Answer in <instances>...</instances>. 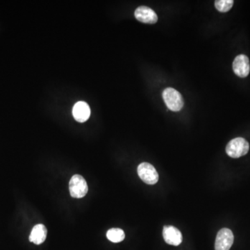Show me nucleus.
<instances>
[{
  "mask_svg": "<svg viewBox=\"0 0 250 250\" xmlns=\"http://www.w3.org/2000/svg\"><path fill=\"white\" fill-rule=\"evenodd\" d=\"M250 145L243 138L238 137L231 140L226 147V152L228 156L233 159H238L246 155L249 152Z\"/></svg>",
  "mask_w": 250,
  "mask_h": 250,
  "instance_id": "f257e3e1",
  "label": "nucleus"
},
{
  "mask_svg": "<svg viewBox=\"0 0 250 250\" xmlns=\"http://www.w3.org/2000/svg\"><path fill=\"white\" fill-rule=\"evenodd\" d=\"M163 98L166 106L171 111H181L184 107V100L179 92L172 88H167L163 92Z\"/></svg>",
  "mask_w": 250,
  "mask_h": 250,
  "instance_id": "f03ea898",
  "label": "nucleus"
},
{
  "mask_svg": "<svg viewBox=\"0 0 250 250\" xmlns=\"http://www.w3.org/2000/svg\"><path fill=\"white\" fill-rule=\"evenodd\" d=\"M70 195L74 198H82L88 192V187L86 181L80 174L72 176L69 183Z\"/></svg>",
  "mask_w": 250,
  "mask_h": 250,
  "instance_id": "7ed1b4c3",
  "label": "nucleus"
},
{
  "mask_svg": "<svg viewBox=\"0 0 250 250\" xmlns=\"http://www.w3.org/2000/svg\"><path fill=\"white\" fill-rule=\"evenodd\" d=\"M138 174L145 183L154 185L159 181V174L155 167L148 163H142L138 166Z\"/></svg>",
  "mask_w": 250,
  "mask_h": 250,
  "instance_id": "20e7f679",
  "label": "nucleus"
},
{
  "mask_svg": "<svg viewBox=\"0 0 250 250\" xmlns=\"http://www.w3.org/2000/svg\"><path fill=\"white\" fill-rule=\"evenodd\" d=\"M234 237L232 231L228 228H223L218 231L215 238V250H229L232 246Z\"/></svg>",
  "mask_w": 250,
  "mask_h": 250,
  "instance_id": "39448f33",
  "label": "nucleus"
},
{
  "mask_svg": "<svg viewBox=\"0 0 250 250\" xmlns=\"http://www.w3.org/2000/svg\"><path fill=\"white\" fill-rule=\"evenodd\" d=\"M233 70L237 76L242 78L248 77L250 72L249 58L245 54L237 56L233 62Z\"/></svg>",
  "mask_w": 250,
  "mask_h": 250,
  "instance_id": "423d86ee",
  "label": "nucleus"
},
{
  "mask_svg": "<svg viewBox=\"0 0 250 250\" xmlns=\"http://www.w3.org/2000/svg\"><path fill=\"white\" fill-rule=\"evenodd\" d=\"M135 18L140 22L146 24H155L158 21V16L154 10L147 6H139L134 13Z\"/></svg>",
  "mask_w": 250,
  "mask_h": 250,
  "instance_id": "0eeeda50",
  "label": "nucleus"
},
{
  "mask_svg": "<svg viewBox=\"0 0 250 250\" xmlns=\"http://www.w3.org/2000/svg\"><path fill=\"white\" fill-rule=\"evenodd\" d=\"M163 236L166 243L173 246H178L183 241V236L178 229L173 226H165L163 230Z\"/></svg>",
  "mask_w": 250,
  "mask_h": 250,
  "instance_id": "6e6552de",
  "label": "nucleus"
},
{
  "mask_svg": "<svg viewBox=\"0 0 250 250\" xmlns=\"http://www.w3.org/2000/svg\"><path fill=\"white\" fill-rule=\"evenodd\" d=\"M72 115L75 121L79 123H84L90 118V106L85 102H78L74 105L72 108Z\"/></svg>",
  "mask_w": 250,
  "mask_h": 250,
  "instance_id": "1a4fd4ad",
  "label": "nucleus"
},
{
  "mask_svg": "<svg viewBox=\"0 0 250 250\" xmlns=\"http://www.w3.org/2000/svg\"><path fill=\"white\" fill-rule=\"evenodd\" d=\"M47 230L45 225L39 224L34 227L31 230L29 241L36 245H41L45 241Z\"/></svg>",
  "mask_w": 250,
  "mask_h": 250,
  "instance_id": "9d476101",
  "label": "nucleus"
},
{
  "mask_svg": "<svg viewBox=\"0 0 250 250\" xmlns=\"http://www.w3.org/2000/svg\"><path fill=\"white\" fill-rule=\"evenodd\" d=\"M106 237L112 243H121L124 241L125 234L124 231L119 228H112L106 233Z\"/></svg>",
  "mask_w": 250,
  "mask_h": 250,
  "instance_id": "9b49d317",
  "label": "nucleus"
},
{
  "mask_svg": "<svg viewBox=\"0 0 250 250\" xmlns=\"http://www.w3.org/2000/svg\"><path fill=\"white\" fill-rule=\"evenodd\" d=\"M233 3V0H217L215 1V6L220 12L226 13L231 10Z\"/></svg>",
  "mask_w": 250,
  "mask_h": 250,
  "instance_id": "f8f14e48",
  "label": "nucleus"
}]
</instances>
